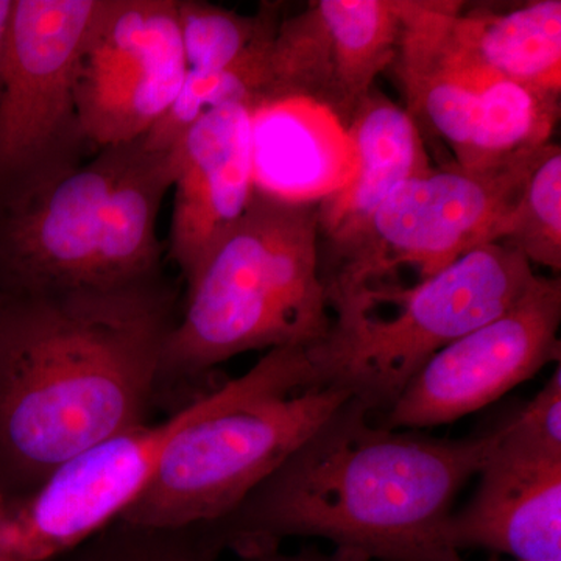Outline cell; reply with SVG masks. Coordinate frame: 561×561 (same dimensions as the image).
<instances>
[{
	"label": "cell",
	"mask_w": 561,
	"mask_h": 561,
	"mask_svg": "<svg viewBox=\"0 0 561 561\" xmlns=\"http://www.w3.org/2000/svg\"><path fill=\"white\" fill-rule=\"evenodd\" d=\"M169 260L191 278L214 243L243 213L254 191L253 111L210 110L175 144Z\"/></svg>",
	"instance_id": "cell-13"
},
{
	"label": "cell",
	"mask_w": 561,
	"mask_h": 561,
	"mask_svg": "<svg viewBox=\"0 0 561 561\" xmlns=\"http://www.w3.org/2000/svg\"><path fill=\"white\" fill-rule=\"evenodd\" d=\"M11 2L13 0H0V49H2L3 36H5L7 22H9Z\"/></svg>",
	"instance_id": "cell-24"
},
{
	"label": "cell",
	"mask_w": 561,
	"mask_h": 561,
	"mask_svg": "<svg viewBox=\"0 0 561 561\" xmlns=\"http://www.w3.org/2000/svg\"><path fill=\"white\" fill-rule=\"evenodd\" d=\"M501 437L479 471L470 502L454 512L457 551L483 549L518 561H561V451L502 421Z\"/></svg>",
	"instance_id": "cell-12"
},
{
	"label": "cell",
	"mask_w": 561,
	"mask_h": 561,
	"mask_svg": "<svg viewBox=\"0 0 561 561\" xmlns=\"http://www.w3.org/2000/svg\"><path fill=\"white\" fill-rule=\"evenodd\" d=\"M254 186L320 203L350 183L356 151L342 122L319 103L290 99L253 113Z\"/></svg>",
	"instance_id": "cell-15"
},
{
	"label": "cell",
	"mask_w": 561,
	"mask_h": 561,
	"mask_svg": "<svg viewBox=\"0 0 561 561\" xmlns=\"http://www.w3.org/2000/svg\"><path fill=\"white\" fill-rule=\"evenodd\" d=\"M513 426L531 440L561 451L560 364L545 387L511 416Z\"/></svg>",
	"instance_id": "cell-22"
},
{
	"label": "cell",
	"mask_w": 561,
	"mask_h": 561,
	"mask_svg": "<svg viewBox=\"0 0 561 561\" xmlns=\"http://www.w3.org/2000/svg\"><path fill=\"white\" fill-rule=\"evenodd\" d=\"M519 251L530 264L561 268V149L548 144L527 176L494 243Z\"/></svg>",
	"instance_id": "cell-21"
},
{
	"label": "cell",
	"mask_w": 561,
	"mask_h": 561,
	"mask_svg": "<svg viewBox=\"0 0 561 561\" xmlns=\"http://www.w3.org/2000/svg\"><path fill=\"white\" fill-rule=\"evenodd\" d=\"M335 55L331 113L350 124L376 77L397 58L401 36L398 0H317Z\"/></svg>",
	"instance_id": "cell-17"
},
{
	"label": "cell",
	"mask_w": 561,
	"mask_h": 561,
	"mask_svg": "<svg viewBox=\"0 0 561 561\" xmlns=\"http://www.w3.org/2000/svg\"><path fill=\"white\" fill-rule=\"evenodd\" d=\"M541 150L494 168L465 169L451 162L430 169L391 192L356 231L320 245L331 312L371 291L397 287L404 268L419 283L476 247L494 243Z\"/></svg>",
	"instance_id": "cell-7"
},
{
	"label": "cell",
	"mask_w": 561,
	"mask_h": 561,
	"mask_svg": "<svg viewBox=\"0 0 561 561\" xmlns=\"http://www.w3.org/2000/svg\"><path fill=\"white\" fill-rule=\"evenodd\" d=\"M201 398L161 423L99 443L58 467L27 496L9 500L0 561L49 560L116 522L149 482L173 434L195 415Z\"/></svg>",
	"instance_id": "cell-11"
},
{
	"label": "cell",
	"mask_w": 561,
	"mask_h": 561,
	"mask_svg": "<svg viewBox=\"0 0 561 561\" xmlns=\"http://www.w3.org/2000/svg\"><path fill=\"white\" fill-rule=\"evenodd\" d=\"M7 502H9V497L0 491V529H2L3 518H5Z\"/></svg>",
	"instance_id": "cell-25"
},
{
	"label": "cell",
	"mask_w": 561,
	"mask_h": 561,
	"mask_svg": "<svg viewBox=\"0 0 561 561\" xmlns=\"http://www.w3.org/2000/svg\"><path fill=\"white\" fill-rule=\"evenodd\" d=\"M101 0H13L0 49V202L60 179L90 140L77 72Z\"/></svg>",
	"instance_id": "cell-8"
},
{
	"label": "cell",
	"mask_w": 561,
	"mask_h": 561,
	"mask_svg": "<svg viewBox=\"0 0 561 561\" xmlns=\"http://www.w3.org/2000/svg\"><path fill=\"white\" fill-rule=\"evenodd\" d=\"M7 297L3 294H0V311H2L3 305H5Z\"/></svg>",
	"instance_id": "cell-26"
},
{
	"label": "cell",
	"mask_w": 561,
	"mask_h": 561,
	"mask_svg": "<svg viewBox=\"0 0 561 561\" xmlns=\"http://www.w3.org/2000/svg\"><path fill=\"white\" fill-rule=\"evenodd\" d=\"M172 186V149L151 150L142 136L0 202V294L113 287L162 272L157 225Z\"/></svg>",
	"instance_id": "cell-5"
},
{
	"label": "cell",
	"mask_w": 561,
	"mask_h": 561,
	"mask_svg": "<svg viewBox=\"0 0 561 561\" xmlns=\"http://www.w3.org/2000/svg\"><path fill=\"white\" fill-rule=\"evenodd\" d=\"M560 117V95L505 79L479 90L474 128L460 168L507 164L551 144Z\"/></svg>",
	"instance_id": "cell-18"
},
{
	"label": "cell",
	"mask_w": 561,
	"mask_h": 561,
	"mask_svg": "<svg viewBox=\"0 0 561 561\" xmlns=\"http://www.w3.org/2000/svg\"><path fill=\"white\" fill-rule=\"evenodd\" d=\"M357 169L341 191L319 203L320 245L342 241L405 181L430 171L426 140L409 116L373 88L346 125Z\"/></svg>",
	"instance_id": "cell-16"
},
{
	"label": "cell",
	"mask_w": 561,
	"mask_h": 561,
	"mask_svg": "<svg viewBox=\"0 0 561 561\" xmlns=\"http://www.w3.org/2000/svg\"><path fill=\"white\" fill-rule=\"evenodd\" d=\"M164 273L7 297L0 311V491L27 496L62 463L149 423L180 319Z\"/></svg>",
	"instance_id": "cell-1"
},
{
	"label": "cell",
	"mask_w": 561,
	"mask_h": 561,
	"mask_svg": "<svg viewBox=\"0 0 561 561\" xmlns=\"http://www.w3.org/2000/svg\"><path fill=\"white\" fill-rule=\"evenodd\" d=\"M500 437L387 430L353 398L217 522L225 551L312 537L370 561H463L448 537L454 501Z\"/></svg>",
	"instance_id": "cell-2"
},
{
	"label": "cell",
	"mask_w": 561,
	"mask_h": 561,
	"mask_svg": "<svg viewBox=\"0 0 561 561\" xmlns=\"http://www.w3.org/2000/svg\"><path fill=\"white\" fill-rule=\"evenodd\" d=\"M456 2L442 33V54L481 90L505 79L551 94L561 92V2L531 0L512 9Z\"/></svg>",
	"instance_id": "cell-14"
},
{
	"label": "cell",
	"mask_w": 561,
	"mask_h": 561,
	"mask_svg": "<svg viewBox=\"0 0 561 561\" xmlns=\"http://www.w3.org/2000/svg\"><path fill=\"white\" fill-rule=\"evenodd\" d=\"M312 346L271 350L241 378L203 394L195 415L173 434L149 482L117 519L184 527L230 516L353 400L351 391L323 378Z\"/></svg>",
	"instance_id": "cell-4"
},
{
	"label": "cell",
	"mask_w": 561,
	"mask_h": 561,
	"mask_svg": "<svg viewBox=\"0 0 561 561\" xmlns=\"http://www.w3.org/2000/svg\"><path fill=\"white\" fill-rule=\"evenodd\" d=\"M561 280L538 276L511 309L449 343L373 421L416 431L454 423L560 362Z\"/></svg>",
	"instance_id": "cell-9"
},
{
	"label": "cell",
	"mask_w": 561,
	"mask_h": 561,
	"mask_svg": "<svg viewBox=\"0 0 561 561\" xmlns=\"http://www.w3.org/2000/svg\"><path fill=\"white\" fill-rule=\"evenodd\" d=\"M186 72L176 0H101L77 72L84 136L99 149L142 138Z\"/></svg>",
	"instance_id": "cell-10"
},
{
	"label": "cell",
	"mask_w": 561,
	"mask_h": 561,
	"mask_svg": "<svg viewBox=\"0 0 561 561\" xmlns=\"http://www.w3.org/2000/svg\"><path fill=\"white\" fill-rule=\"evenodd\" d=\"M224 551L216 523L149 527L116 519L46 561H217Z\"/></svg>",
	"instance_id": "cell-20"
},
{
	"label": "cell",
	"mask_w": 561,
	"mask_h": 561,
	"mask_svg": "<svg viewBox=\"0 0 561 561\" xmlns=\"http://www.w3.org/2000/svg\"><path fill=\"white\" fill-rule=\"evenodd\" d=\"M241 561H370L365 553L354 549L334 548L332 552L320 551L316 546L302 548L295 553L280 551V546L243 549L236 552Z\"/></svg>",
	"instance_id": "cell-23"
},
{
	"label": "cell",
	"mask_w": 561,
	"mask_h": 561,
	"mask_svg": "<svg viewBox=\"0 0 561 561\" xmlns=\"http://www.w3.org/2000/svg\"><path fill=\"white\" fill-rule=\"evenodd\" d=\"M535 278L519 251L476 247L430 278L337 309L313 357L323 378L351 391L375 419L434 354L511 309Z\"/></svg>",
	"instance_id": "cell-6"
},
{
	"label": "cell",
	"mask_w": 561,
	"mask_h": 561,
	"mask_svg": "<svg viewBox=\"0 0 561 561\" xmlns=\"http://www.w3.org/2000/svg\"><path fill=\"white\" fill-rule=\"evenodd\" d=\"M181 46L190 72H217L238 65L267 43L280 20L279 3H262L253 16L201 0H176Z\"/></svg>",
	"instance_id": "cell-19"
},
{
	"label": "cell",
	"mask_w": 561,
	"mask_h": 561,
	"mask_svg": "<svg viewBox=\"0 0 561 561\" xmlns=\"http://www.w3.org/2000/svg\"><path fill=\"white\" fill-rule=\"evenodd\" d=\"M319 203L254 186L241 219L186 280L162 354L158 400L205 381L214 367L256 350L312 346L332 313L321 278Z\"/></svg>",
	"instance_id": "cell-3"
}]
</instances>
